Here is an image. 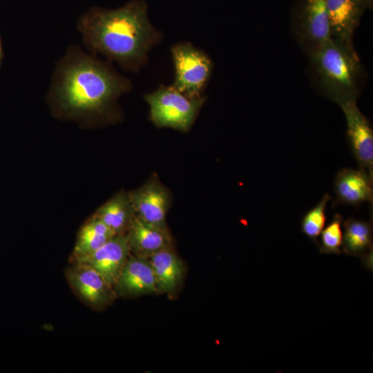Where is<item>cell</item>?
I'll return each mask as SVG.
<instances>
[{
    "instance_id": "obj_1",
    "label": "cell",
    "mask_w": 373,
    "mask_h": 373,
    "mask_svg": "<svg viewBox=\"0 0 373 373\" xmlns=\"http://www.w3.org/2000/svg\"><path fill=\"white\" fill-rule=\"evenodd\" d=\"M147 10L142 0L114 10L92 8L81 16L78 30L93 53L136 72L146 64L149 51L162 37L150 23Z\"/></svg>"
},
{
    "instance_id": "obj_2",
    "label": "cell",
    "mask_w": 373,
    "mask_h": 373,
    "mask_svg": "<svg viewBox=\"0 0 373 373\" xmlns=\"http://www.w3.org/2000/svg\"><path fill=\"white\" fill-rule=\"evenodd\" d=\"M131 87L109 64L73 46L57 64L50 97L68 115H94L104 113Z\"/></svg>"
},
{
    "instance_id": "obj_3",
    "label": "cell",
    "mask_w": 373,
    "mask_h": 373,
    "mask_svg": "<svg viewBox=\"0 0 373 373\" xmlns=\"http://www.w3.org/2000/svg\"><path fill=\"white\" fill-rule=\"evenodd\" d=\"M308 56L310 75L323 95L336 104L357 99L363 69L354 45L332 38Z\"/></svg>"
},
{
    "instance_id": "obj_4",
    "label": "cell",
    "mask_w": 373,
    "mask_h": 373,
    "mask_svg": "<svg viewBox=\"0 0 373 373\" xmlns=\"http://www.w3.org/2000/svg\"><path fill=\"white\" fill-rule=\"evenodd\" d=\"M150 117L158 127H169L187 131L204 102L203 96L192 97L171 86H160L147 94Z\"/></svg>"
},
{
    "instance_id": "obj_5",
    "label": "cell",
    "mask_w": 373,
    "mask_h": 373,
    "mask_svg": "<svg viewBox=\"0 0 373 373\" xmlns=\"http://www.w3.org/2000/svg\"><path fill=\"white\" fill-rule=\"evenodd\" d=\"M171 52L175 69L172 85L189 97L202 96L213 71L210 57L188 42L175 44Z\"/></svg>"
},
{
    "instance_id": "obj_6",
    "label": "cell",
    "mask_w": 373,
    "mask_h": 373,
    "mask_svg": "<svg viewBox=\"0 0 373 373\" xmlns=\"http://www.w3.org/2000/svg\"><path fill=\"white\" fill-rule=\"evenodd\" d=\"M295 37L308 55L332 39L325 0H300L293 14Z\"/></svg>"
},
{
    "instance_id": "obj_7",
    "label": "cell",
    "mask_w": 373,
    "mask_h": 373,
    "mask_svg": "<svg viewBox=\"0 0 373 373\" xmlns=\"http://www.w3.org/2000/svg\"><path fill=\"white\" fill-rule=\"evenodd\" d=\"M64 274L74 294L93 309H104L117 298L114 288L104 277L85 263L70 262Z\"/></svg>"
},
{
    "instance_id": "obj_8",
    "label": "cell",
    "mask_w": 373,
    "mask_h": 373,
    "mask_svg": "<svg viewBox=\"0 0 373 373\" xmlns=\"http://www.w3.org/2000/svg\"><path fill=\"white\" fill-rule=\"evenodd\" d=\"M337 104L347 124V137L358 166L373 178V131L369 120L361 112L356 99H345Z\"/></svg>"
},
{
    "instance_id": "obj_9",
    "label": "cell",
    "mask_w": 373,
    "mask_h": 373,
    "mask_svg": "<svg viewBox=\"0 0 373 373\" xmlns=\"http://www.w3.org/2000/svg\"><path fill=\"white\" fill-rule=\"evenodd\" d=\"M128 195L138 218L155 226L168 229L166 219L170 197L158 180H149Z\"/></svg>"
},
{
    "instance_id": "obj_10",
    "label": "cell",
    "mask_w": 373,
    "mask_h": 373,
    "mask_svg": "<svg viewBox=\"0 0 373 373\" xmlns=\"http://www.w3.org/2000/svg\"><path fill=\"white\" fill-rule=\"evenodd\" d=\"M113 288L117 298L161 294L149 260L133 254L128 258Z\"/></svg>"
},
{
    "instance_id": "obj_11",
    "label": "cell",
    "mask_w": 373,
    "mask_h": 373,
    "mask_svg": "<svg viewBox=\"0 0 373 373\" xmlns=\"http://www.w3.org/2000/svg\"><path fill=\"white\" fill-rule=\"evenodd\" d=\"M131 255L126 234H121L115 236L93 253L75 262L92 267L113 287Z\"/></svg>"
},
{
    "instance_id": "obj_12",
    "label": "cell",
    "mask_w": 373,
    "mask_h": 373,
    "mask_svg": "<svg viewBox=\"0 0 373 373\" xmlns=\"http://www.w3.org/2000/svg\"><path fill=\"white\" fill-rule=\"evenodd\" d=\"M373 178L363 169L340 170L334 180L335 199L332 207L341 204L360 206L364 202L372 203Z\"/></svg>"
},
{
    "instance_id": "obj_13",
    "label": "cell",
    "mask_w": 373,
    "mask_h": 373,
    "mask_svg": "<svg viewBox=\"0 0 373 373\" xmlns=\"http://www.w3.org/2000/svg\"><path fill=\"white\" fill-rule=\"evenodd\" d=\"M331 37L354 45L355 30L365 8L361 0H325Z\"/></svg>"
},
{
    "instance_id": "obj_14",
    "label": "cell",
    "mask_w": 373,
    "mask_h": 373,
    "mask_svg": "<svg viewBox=\"0 0 373 373\" xmlns=\"http://www.w3.org/2000/svg\"><path fill=\"white\" fill-rule=\"evenodd\" d=\"M131 254L149 258L165 249L173 247L168 229L144 222L136 215L126 233Z\"/></svg>"
},
{
    "instance_id": "obj_15",
    "label": "cell",
    "mask_w": 373,
    "mask_h": 373,
    "mask_svg": "<svg viewBox=\"0 0 373 373\" xmlns=\"http://www.w3.org/2000/svg\"><path fill=\"white\" fill-rule=\"evenodd\" d=\"M153 269L162 294H174L184 276V265L173 247L160 251L147 258Z\"/></svg>"
},
{
    "instance_id": "obj_16",
    "label": "cell",
    "mask_w": 373,
    "mask_h": 373,
    "mask_svg": "<svg viewBox=\"0 0 373 373\" xmlns=\"http://www.w3.org/2000/svg\"><path fill=\"white\" fill-rule=\"evenodd\" d=\"M115 235L126 234L135 216L128 193L119 192L102 204L93 214Z\"/></svg>"
},
{
    "instance_id": "obj_17",
    "label": "cell",
    "mask_w": 373,
    "mask_h": 373,
    "mask_svg": "<svg viewBox=\"0 0 373 373\" xmlns=\"http://www.w3.org/2000/svg\"><path fill=\"white\" fill-rule=\"evenodd\" d=\"M116 236L102 220L93 215L81 227L70 258V262L93 253Z\"/></svg>"
},
{
    "instance_id": "obj_18",
    "label": "cell",
    "mask_w": 373,
    "mask_h": 373,
    "mask_svg": "<svg viewBox=\"0 0 373 373\" xmlns=\"http://www.w3.org/2000/svg\"><path fill=\"white\" fill-rule=\"evenodd\" d=\"M342 248L345 254L361 259L372 251V226L370 222L355 218L344 224Z\"/></svg>"
},
{
    "instance_id": "obj_19",
    "label": "cell",
    "mask_w": 373,
    "mask_h": 373,
    "mask_svg": "<svg viewBox=\"0 0 373 373\" xmlns=\"http://www.w3.org/2000/svg\"><path fill=\"white\" fill-rule=\"evenodd\" d=\"M331 196L325 193L321 200L303 216L300 228L303 233L318 246V237L326 221L325 209Z\"/></svg>"
},
{
    "instance_id": "obj_20",
    "label": "cell",
    "mask_w": 373,
    "mask_h": 373,
    "mask_svg": "<svg viewBox=\"0 0 373 373\" xmlns=\"http://www.w3.org/2000/svg\"><path fill=\"white\" fill-rule=\"evenodd\" d=\"M343 217L336 213L332 220L323 229L321 242L318 244L321 254H341L343 242L342 231Z\"/></svg>"
},
{
    "instance_id": "obj_21",
    "label": "cell",
    "mask_w": 373,
    "mask_h": 373,
    "mask_svg": "<svg viewBox=\"0 0 373 373\" xmlns=\"http://www.w3.org/2000/svg\"><path fill=\"white\" fill-rule=\"evenodd\" d=\"M365 9H372L373 0H361Z\"/></svg>"
},
{
    "instance_id": "obj_22",
    "label": "cell",
    "mask_w": 373,
    "mask_h": 373,
    "mask_svg": "<svg viewBox=\"0 0 373 373\" xmlns=\"http://www.w3.org/2000/svg\"><path fill=\"white\" fill-rule=\"evenodd\" d=\"M3 57V52L2 46H1V39H0V66H1Z\"/></svg>"
}]
</instances>
